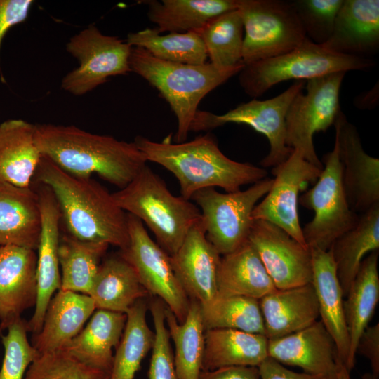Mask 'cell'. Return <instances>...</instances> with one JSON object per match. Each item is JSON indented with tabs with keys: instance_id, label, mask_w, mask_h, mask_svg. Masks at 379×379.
I'll return each instance as SVG.
<instances>
[{
	"instance_id": "cell-1",
	"label": "cell",
	"mask_w": 379,
	"mask_h": 379,
	"mask_svg": "<svg viewBox=\"0 0 379 379\" xmlns=\"http://www.w3.org/2000/svg\"><path fill=\"white\" fill-rule=\"evenodd\" d=\"M35 128L41 155L72 175L91 178L97 174L120 190L147 165L134 142L92 133L75 126L47 124Z\"/></svg>"
},
{
	"instance_id": "cell-2",
	"label": "cell",
	"mask_w": 379,
	"mask_h": 379,
	"mask_svg": "<svg viewBox=\"0 0 379 379\" xmlns=\"http://www.w3.org/2000/svg\"><path fill=\"white\" fill-rule=\"evenodd\" d=\"M34 177L52 191L69 235L120 251L128 246L127 213L97 181L72 175L42 155Z\"/></svg>"
},
{
	"instance_id": "cell-3",
	"label": "cell",
	"mask_w": 379,
	"mask_h": 379,
	"mask_svg": "<svg viewBox=\"0 0 379 379\" xmlns=\"http://www.w3.org/2000/svg\"><path fill=\"white\" fill-rule=\"evenodd\" d=\"M134 142L147 161L159 164L174 175L179 182L180 196L186 199L190 200L196 192L208 187L236 192L267 178L268 173L262 167L226 157L209 133L181 143H172L167 139L154 142L140 135Z\"/></svg>"
},
{
	"instance_id": "cell-4",
	"label": "cell",
	"mask_w": 379,
	"mask_h": 379,
	"mask_svg": "<svg viewBox=\"0 0 379 379\" xmlns=\"http://www.w3.org/2000/svg\"><path fill=\"white\" fill-rule=\"evenodd\" d=\"M129 66L157 88L177 118L175 143L185 142L200 101L212 90L241 69L222 71L210 62L188 65L154 57L145 49L132 46Z\"/></svg>"
},
{
	"instance_id": "cell-5",
	"label": "cell",
	"mask_w": 379,
	"mask_h": 379,
	"mask_svg": "<svg viewBox=\"0 0 379 379\" xmlns=\"http://www.w3.org/2000/svg\"><path fill=\"white\" fill-rule=\"evenodd\" d=\"M112 195L122 210L148 227L157 244L169 255L178 251L189 230L201 218L194 202L173 195L147 165Z\"/></svg>"
},
{
	"instance_id": "cell-6",
	"label": "cell",
	"mask_w": 379,
	"mask_h": 379,
	"mask_svg": "<svg viewBox=\"0 0 379 379\" xmlns=\"http://www.w3.org/2000/svg\"><path fill=\"white\" fill-rule=\"evenodd\" d=\"M374 65L370 58L338 53L307 39L286 53L245 65L239 73V81L248 95L256 98L285 81H307L336 72L365 70Z\"/></svg>"
},
{
	"instance_id": "cell-7",
	"label": "cell",
	"mask_w": 379,
	"mask_h": 379,
	"mask_svg": "<svg viewBox=\"0 0 379 379\" xmlns=\"http://www.w3.org/2000/svg\"><path fill=\"white\" fill-rule=\"evenodd\" d=\"M321 162L324 167L317 180L299 197L298 203L314 212L312 220L302 227L306 244L328 251L338 237L355 226L359 214L347 203L335 139L333 150L324 155Z\"/></svg>"
},
{
	"instance_id": "cell-8",
	"label": "cell",
	"mask_w": 379,
	"mask_h": 379,
	"mask_svg": "<svg viewBox=\"0 0 379 379\" xmlns=\"http://www.w3.org/2000/svg\"><path fill=\"white\" fill-rule=\"evenodd\" d=\"M245 65L286 53L307 39L291 1L237 0Z\"/></svg>"
},
{
	"instance_id": "cell-9",
	"label": "cell",
	"mask_w": 379,
	"mask_h": 379,
	"mask_svg": "<svg viewBox=\"0 0 379 379\" xmlns=\"http://www.w3.org/2000/svg\"><path fill=\"white\" fill-rule=\"evenodd\" d=\"M273 178H265L246 190L221 193L214 187L196 192L191 197L199 207L206 236L220 255L248 241L258 201L270 191Z\"/></svg>"
},
{
	"instance_id": "cell-10",
	"label": "cell",
	"mask_w": 379,
	"mask_h": 379,
	"mask_svg": "<svg viewBox=\"0 0 379 379\" xmlns=\"http://www.w3.org/2000/svg\"><path fill=\"white\" fill-rule=\"evenodd\" d=\"M346 72H336L307 80L306 92L298 93L291 102L285 120V142L299 150L304 158L323 169L314 145V135L334 125L341 108L339 95Z\"/></svg>"
},
{
	"instance_id": "cell-11",
	"label": "cell",
	"mask_w": 379,
	"mask_h": 379,
	"mask_svg": "<svg viewBox=\"0 0 379 379\" xmlns=\"http://www.w3.org/2000/svg\"><path fill=\"white\" fill-rule=\"evenodd\" d=\"M305 84L304 81H296L272 98L253 99L223 114L197 110L190 131H210L230 123L248 125L264 135L269 142V152L260 161L261 167H275L286 161L293 151L285 142L286 115L291 102Z\"/></svg>"
},
{
	"instance_id": "cell-12",
	"label": "cell",
	"mask_w": 379,
	"mask_h": 379,
	"mask_svg": "<svg viewBox=\"0 0 379 379\" xmlns=\"http://www.w3.org/2000/svg\"><path fill=\"white\" fill-rule=\"evenodd\" d=\"M132 46L117 36L103 34L92 25L72 36L67 52L79 66L62 79L61 87L74 95H84L104 84L110 77L131 72L129 58Z\"/></svg>"
},
{
	"instance_id": "cell-13",
	"label": "cell",
	"mask_w": 379,
	"mask_h": 379,
	"mask_svg": "<svg viewBox=\"0 0 379 379\" xmlns=\"http://www.w3.org/2000/svg\"><path fill=\"white\" fill-rule=\"evenodd\" d=\"M127 220L129 243L120 255L148 293L158 297L182 323L190 300L173 272L169 255L149 237L140 220L127 213Z\"/></svg>"
},
{
	"instance_id": "cell-14",
	"label": "cell",
	"mask_w": 379,
	"mask_h": 379,
	"mask_svg": "<svg viewBox=\"0 0 379 379\" xmlns=\"http://www.w3.org/2000/svg\"><path fill=\"white\" fill-rule=\"evenodd\" d=\"M321 171L308 162L299 150L293 149L286 161L272 168V185L255 206L252 219L270 222L308 247L299 220V194L308 184L315 183Z\"/></svg>"
},
{
	"instance_id": "cell-15",
	"label": "cell",
	"mask_w": 379,
	"mask_h": 379,
	"mask_svg": "<svg viewBox=\"0 0 379 379\" xmlns=\"http://www.w3.org/2000/svg\"><path fill=\"white\" fill-rule=\"evenodd\" d=\"M248 240L258 253L277 289L310 284L312 255L305 246L279 226L253 220Z\"/></svg>"
},
{
	"instance_id": "cell-16",
	"label": "cell",
	"mask_w": 379,
	"mask_h": 379,
	"mask_svg": "<svg viewBox=\"0 0 379 379\" xmlns=\"http://www.w3.org/2000/svg\"><path fill=\"white\" fill-rule=\"evenodd\" d=\"M333 126L347 203L361 214L379 203V159L364 151L356 127L342 111Z\"/></svg>"
},
{
	"instance_id": "cell-17",
	"label": "cell",
	"mask_w": 379,
	"mask_h": 379,
	"mask_svg": "<svg viewBox=\"0 0 379 379\" xmlns=\"http://www.w3.org/2000/svg\"><path fill=\"white\" fill-rule=\"evenodd\" d=\"M37 194L41 211V232L36 248L37 295L32 317L27 321L28 332L38 333L53 293L60 290L61 277L58 260L61 213L49 187L41 185Z\"/></svg>"
},
{
	"instance_id": "cell-18",
	"label": "cell",
	"mask_w": 379,
	"mask_h": 379,
	"mask_svg": "<svg viewBox=\"0 0 379 379\" xmlns=\"http://www.w3.org/2000/svg\"><path fill=\"white\" fill-rule=\"evenodd\" d=\"M268 357L323 379H337L336 346L321 321L290 335L268 339Z\"/></svg>"
},
{
	"instance_id": "cell-19",
	"label": "cell",
	"mask_w": 379,
	"mask_h": 379,
	"mask_svg": "<svg viewBox=\"0 0 379 379\" xmlns=\"http://www.w3.org/2000/svg\"><path fill=\"white\" fill-rule=\"evenodd\" d=\"M169 256L173 272L190 300L204 305L216 296L221 255L207 239L201 218L189 230L178 251Z\"/></svg>"
},
{
	"instance_id": "cell-20",
	"label": "cell",
	"mask_w": 379,
	"mask_h": 379,
	"mask_svg": "<svg viewBox=\"0 0 379 379\" xmlns=\"http://www.w3.org/2000/svg\"><path fill=\"white\" fill-rule=\"evenodd\" d=\"M36 258L35 250L0 246V331L35 306Z\"/></svg>"
},
{
	"instance_id": "cell-21",
	"label": "cell",
	"mask_w": 379,
	"mask_h": 379,
	"mask_svg": "<svg viewBox=\"0 0 379 379\" xmlns=\"http://www.w3.org/2000/svg\"><path fill=\"white\" fill-rule=\"evenodd\" d=\"M310 249L312 264L311 284L318 302L320 321L334 340L339 365L347 369L350 336L344 312V295L332 252L331 249Z\"/></svg>"
},
{
	"instance_id": "cell-22",
	"label": "cell",
	"mask_w": 379,
	"mask_h": 379,
	"mask_svg": "<svg viewBox=\"0 0 379 379\" xmlns=\"http://www.w3.org/2000/svg\"><path fill=\"white\" fill-rule=\"evenodd\" d=\"M333 52L369 58L379 50V1L343 0L333 32L324 44Z\"/></svg>"
},
{
	"instance_id": "cell-23",
	"label": "cell",
	"mask_w": 379,
	"mask_h": 379,
	"mask_svg": "<svg viewBox=\"0 0 379 379\" xmlns=\"http://www.w3.org/2000/svg\"><path fill=\"white\" fill-rule=\"evenodd\" d=\"M265 335L267 339L284 337L304 329L318 321L319 305L312 284L277 289L258 300Z\"/></svg>"
},
{
	"instance_id": "cell-24",
	"label": "cell",
	"mask_w": 379,
	"mask_h": 379,
	"mask_svg": "<svg viewBox=\"0 0 379 379\" xmlns=\"http://www.w3.org/2000/svg\"><path fill=\"white\" fill-rule=\"evenodd\" d=\"M95 310L88 295L58 290L49 302L40 331L34 335L33 347L39 354L62 350Z\"/></svg>"
},
{
	"instance_id": "cell-25",
	"label": "cell",
	"mask_w": 379,
	"mask_h": 379,
	"mask_svg": "<svg viewBox=\"0 0 379 379\" xmlns=\"http://www.w3.org/2000/svg\"><path fill=\"white\" fill-rule=\"evenodd\" d=\"M41 225L37 192L0 180V246L36 250Z\"/></svg>"
},
{
	"instance_id": "cell-26",
	"label": "cell",
	"mask_w": 379,
	"mask_h": 379,
	"mask_svg": "<svg viewBox=\"0 0 379 379\" xmlns=\"http://www.w3.org/2000/svg\"><path fill=\"white\" fill-rule=\"evenodd\" d=\"M126 314L96 309L86 325L61 350L95 368L110 373L113 349L122 336Z\"/></svg>"
},
{
	"instance_id": "cell-27",
	"label": "cell",
	"mask_w": 379,
	"mask_h": 379,
	"mask_svg": "<svg viewBox=\"0 0 379 379\" xmlns=\"http://www.w3.org/2000/svg\"><path fill=\"white\" fill-rule=\"evenodd\" d=\"M35 125L22 119L0 124V180L27 187L41 159L35 139Z\"/></svg>"
},
{
	"instance_id": "cell-28",
	"label": "cell",
	"mask_w": 379,
	"mask_h": 379,
	"mask_svg": "<svg viewBox=\"0 0 379 379\" xmlns=\"http://www.w3.org/2000/svg\"><path fill=\"white\" fill-rule=\"evenodd\" d=\"M277 290L254 247L246 241L221 255L216 295H241L255 299Z\"/></svg>"
},
{
	"instance_id": "cell-29",
	"label": "cell",
	"mask_w": 379,
	"mask_h": 379,
	"mask_svg": "<svg viewBox=\"0 0 379 379\" xmlns=\"http://www.w3.org/2000/svg\"><path fill=\"white\" fill-rule=\"evenodd\" d=\"M264 335L235 329L205 330L201 371L228 366H255L268 357Z\"/></svg>"
},
{
	"instance_id": "cell-30",
	"label": "cell",
	"mask_w": 379,
	"mask_h": 379,
	"mask_svg": "<svg viewBox=\"0 0 379 379\" xmlns=\"http://www.w3.org/2000/svg\"><path fill=\"white\" fill-rule=\"evenodd\" d=\"M378 251L363 260L359 270L347 293L344 312L350 336V352L347 370L355 365L359 340L368 327L379 301Z\"/></svg>"
},
{
	"instance_id": "cell-31",
	"label": "cell",
	"mask_w": 379,
	"mask_h": 379,
	"mask_svg": "<svg viewBox=\"0 0 379 379\" xmlns=\"http://www.w3.org/2000/svg\"><path fill=\"white\" fill-rule=\"evenodd\" d=\"M148 295L132 266L119 255L101 262L88 295L96 309L126 314Z\"/></svg>"
},
{
	"instance_id": "cell-32",
	"label": "cell",
	"mask_w": 379,
	"mask_h": 379,
	"mask_svg": "<svg viewBox=\"0 0 379 379\" xmlns=\"http://www.w3.org/2000/svg\"><path fill=\"white\" fill-rule=\"evenodd\" d=\"M147 17L161 34L197 32L213 18L237 9V0H148Z\"/></svg>"
},
{
	"instance_id": "cell-33",
	"label": "cell",
	"mask_w": 379,
	"mask_h": 379,
	"mask_svg": "<svg viewBox=\"0 0 379 379\" xmlns=\"http://www.w3.org/2000/svg\"><path fill=\"white\" fill-rule=\"evenodd\" d=\"M329 249L346 295L365 255L379 249V203L359 214L355 226L338 237Z\"/></svg>"
},
{
	"instance_id": "cell-34",
	"label": "cell",
	"mask_w": 379,
	"mask_h": 379,
	"mask_svg": "<svg viewBox=\"0 0 379 379\" xmlns=\"http://www.w3.org/2000/svg\"><path fill=\"white\" fill-rule=\"evenodd\" d=\"M165 320L175 346L173 359L178 379H199L205 332L200 303L190 300L189 310L182 323H179L166 306Z\"/></svg>"
},
{
	"instance_id": "cell-35",
	"label": "cell",
	"mask_w": 379,
	"mask_h": 379,
	"mask_svg": "<svg viewBox=\"0 0 379 379\" xmlns=\"http://www.w3.org/2000/svg\"><path fill=\"white\" fill-rule=\"evenodd\" d=\"M109 245L79 240L68 234L60 239V290L89 295L102 257Z\"/></svg>"
},
{
	"instance_id": "cell-36",
	"label": "cell",
	"mask_w": 379,
	"mask_h": 379,
	"mask_svg": "<svg viewBox=\"0 0 379 379\" xmlns=\"http://www.w3.org/2000/svg\"><path fill=\"white\" fill-rule=\"evenodd\" d=\"M144 298L126 312L124 330L116 348L109 379H134L141 362L154 343V332L148 326Z\"/></svg>"
},
{
	"instance_id": "cell-37",
	"label": "cell",
	"mask_w": 379,
	"mask_h": 379,
	"mask_svg": "<svg viewBox=\"0 0 379 379\" xmlns=\"http://www.w3.org/2000/svg\"><path fill=\"white\" fill-rule=\"evenodd\" d=\"M196 32L201 36L213 66L222 71L244 68V30L238 9L213 18Z\"/></svg>"
},
{
	"instance_id": "cell-38",
	"label": "cell",
	"mask_w": 379,
	"mask_h": 379,
	"mask_svg": "<svg viewBox=\"0 0 379 379\" xmlns=\"http://www.w3.org/2000/svg\"><path fill=\"white\" fill-rule=\"evenodd\" d=\"M130 46L140 47L154 57L171 62L202 65L208 55L204 44L196 32L161 34L155 29H145L128 34Z\"/></svg>"
},
{
	"instance_id": "cell-39",
	"label": "cell",
	"mask_w": 379,
	"mask_h": 379,
	"mask_svg": "<svg viewBox=\"0 0 379 379\" xmlns=\"http://www.w3.org/2000/svg\"><path fill=\"white\" fill-rule=\"evenodd\" d=\"M200 305L205 330L229 328L265 335L258 299L241 295H216Z\"/></svg>"
},
{
	"instance_id": "cell-40",
	"label": "cell",
	"mask_w": 379,
	"mask_h": 379,
	"mask_svg": "<svg viewBox=\"0 0 379 379\" xmlns=\"http://www.w3.org/2000/svg\"><path fill=\"white\" fill-rule=\"evenodd\" d=\"M24 379H109V373L58 350L39 354L28 367Z\"/></svg>"
},
{
	"instance_id": "cell-41",
	"label": "cell",
	"mask_w": 379,
	"mask_h": 379,
	"mask_svg": "<svg viewBox=\"0 0 379 379\" xmlns=\"http://www.w3.org/2000/svg\"><path fill=\"white\" fill-rule=\"evenodd\" d=\"M1 335L4 356L0 379H24L26 371L39 354L27 338V321L21 317L12 322Z\"/></svg>"
},
{
	"instance_id": "cell-42",
	"label": "cell",
	"mask_w": 379,
	"mask_h": 379,
	"mask_svg": "<svg viewBox=\"0 0 379 379\" xmlns=\"http://www.w3.org/2000/svg\"><path fill=\"white\" fill-rule=\"evenodd\" d=\"M291 2L306 37L314 44H325L331 36L343 0H293Z\"/></svg>"
},
{
	"instance_id": "cell-43",
	"label": "cell",
	"mask_w": 379,
	"mask_h": 379,
	"mask_svg": "<svg viewBox=\"0 0 379 379\" xmlns=\"http://www.w3.org/2000/svg\"><path fill=\"white\" fill-rule=\"evenodd\" d=\"M166 305L159 298L149 306L154 327V343L148 371L149 379H178L170 335L165 320Z\"/></svg>"
},
{
	"instance_id": "cell-44",
	"label": "cell",
	"mask_w": 379,
	"mask_h": 379,
	"mask_svg": "<svg viewBox=\"0 0 379 379\" xmlns=\"http://www.w3.org/2000/svg\"><path fill=\"white\" fill-rule=\"evenodd\" d=\"M33 3L32 0H0V49L6 34L27 19Z\"/></svg>"
},
{
	"instance_id": "cell-45",
	"label": "cell",
	"mask_w": 379,
	"mask_h": 379,
	"mask_svg": "<svg viewBox=\"0 0 379 379\" xmlns=\"http://www.w3.org/2000/svg\"><path fill=\"white\" fill-rule=\"evenodd\" d=\"M369 361L373 379L379 378V324L368 326L361 334L357 352Z\"/></svg>"
},
{
	"instance_id": "cell-46",
	"label": "cell",
	"mask_w": 379,
	"mask_h": 379,
	"mask_svg": "<svg viewBox=\"0 0 379 379\" xmlns=\"http://www.w3.org/2000/svg\"><path fill=\"white\" fill-rule=\"evenodd\" d=\"M258 368L260 379H323L304 372L291 371L269 357Z\"/></svg>"
},
{
	"instance_id": "cell-47",
	"label": "cell",
	"mask_w": 379,
	"mask_h": 379,
	"mask_svg": "<svg viewBox=\"0 0 379 379\" xmlns=\"http://www.w3.org/2000/svg\"><path fill=\"white\" fill-rule=\"evenodd\" d=\"M199 379H260L255 366H228L201 371Z\"/></svg>"
},
{
	"instance_id": "cell-48",
	"label": "cell",
	"mask_w": 379,
	"mask_h": 379,
	"mask_svg": "<svg viewBox=\"0 0 379 379\" xmlns=\"http://www.w3.org/2000/svg\"><path fill=\"white\" fill-rule=\"evenodd\" d=\"M379 102L378 82L371 89L361 93L354 99V105L361 109H373L375 108Z\"/></svg>"
},
{
	"instance_id": "cell-49",
	"label": "cell",
	"mask_w": 379,
	"mask_h": 379,
	"mask_svg": "<svg viewBox=\"0 0 379 379\" xmlns=\"http://www.w3.org/2000/svg\"><path fill=\"white\" fill-rule=\"evenodd\" d=\"M350 372L343 366L339 368L337 379H351Z\"/></svg>"
},
{
	"instance_id": "cell-50",
	"label": "cell",
	"mask_w": 379,
	"mask_h": 379,
	"mask_svg": "<svg viewBox=\"0 0 379 379\" xmlns=\"http://www.w3.org/2000/svg\"><path fill=\"white\" fill-rule=\"evenodd\" d=\"M361 379H373L371 373H366L361 376Z\"/></svg>"
}]
</instances>
